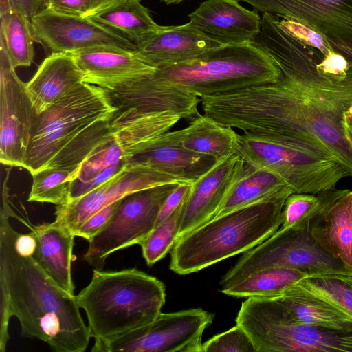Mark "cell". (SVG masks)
I'll return each mask as SVG.
<instances>
[{
    "label": "cell",
    "instance_id": "obj_21",
    "mask_svg": "<svg viewBox=\"0 0 352 352\" xmlns=\"http://www.w3.org/2000/svg\"><path fill=\"white\" fill-rule=\"evenodd\" d=\"M188 18L200 33L219 45L253 42L261 26L258 12L243 8L238 0H205Z\"/></svg>",
    "mask_w": 352,
    "mask_h": 352
},
{
    "label": "cell",
    "instance_id": "obj_8",
    "mask_svg": "<svg viewBox=\"0 0 352 352\" xmlns=\"http://www.w3.org/2000/svg\"><path fill=\"white\" fill-rule=\"evenodd\" d=\"M236 323L248 333L256 352H352V331L297 322L274 298H248L241 304Z\"/></svg>",
    "mask_w": 352,
    "mask_h": 352
},
{
    "label": "cell",
    "instance_id": "obj_41",
    "mask_svg": "<svg viewBox=\"0 0 352 352\" xmlns=\"http://www.w3.org/2000/svg\"><path fill=\"white\" fill-rule=\"evenodd\" d=\"M45 9L69 16L86 17L90 0H43Z\"/></svg>",
    "mask_w": 352,
    "mask_h": 352
},
{
    "label": "cell",
    "instance_id": "obj_13",
    "mask_svg": "<svg viewBox=\"0 0 352 352\" xmlns=\"http://www.w3.org/2000/svg\"><path fill=\"white\" fill-rule=\"evenodd\" d=\"M181 119L171 111L143 113L133 108L118 109L112 117L111 133L84 162L74 182H87L104 168L126 161Z\"/></svg>",
    "mask_w": 352,
    "mask_h": 352
},
{
    "label": "cell",
    "instance_id": "obj_36",
    "mask_svg": "<svg viewBox=\"0 0 352 352\" xmlns=\"http://www.w3.org/2000/svg\"><path fill=\"white\" fill-rule=\"evenodd\" d=\"M185 199L168 218L157 226L139 244L142 248V256L148 265L151 266L163 258L168 252L171 251L176 243Z\"/></svg>",
    "mask_w": 352,
    "mask_h": 352
},
{
    "label": "cell",
    "instance_id": "obj_18",
    "mask_svg": "<svg viewBox=\"0 0 352 352\" xmlns=\"http://www.w3.org/2000/svg\"><path fill=\"white\" fill-rule=\"evenodd\" d=\"M107 91L118 109L133 108L143 113L171 111L190 120L199 113V97L155 72Z\"/></svg>",
    "mask_w": 352,
    "mask_h": 352
},
{
    "label": "cell",
    "instance_id": "obj_2",
    "mask_svg": "<svg viewBox=\"0 0 352 352\" xmlns=\"http://www.w3.org/2000/svg\"><path fill=\"white\" fill-rule=\"evenodd\" d=\"M0 212V351L9 340L12 316L23 336L41 340L56 352H83L91 338L74 294L60 287L32 256L15 248L18 232Z\"/></svg>",
    "mask_w": 352,
    "mask_h": 352
},
{
    "label": "cell",
    "instance_id": "obj_12",
    "mask_svg": "<svg viewBox=\"0 0 352 352\" xmlns=\"http://www.w3.org/2000/svg\"><path fill=\"white\" fill-rule=\"evenodd\" d=\"M214 314L201 308L160 313L151 322L116 338L95 340L93 352H202Z\"/></svg>",
    "mask_w": 352,
    "mask_h": 352
},
{
    "label": "cell",
    "instance_id": "obj_42",
    "mask_svg": "<svg viewBox=\"0 0 352 352\" xmlns=\"http://www.w3.org/2000/svg\"><path fill=\"white\" fill-rule=\"evenodd\" d=\"M192 184H180L168 195L160 212L156 226L168 218L184 201L190 192Z\"/></svg>",
    "mask_w": 352,
    "mask_h": 352
},
{
    "label": "cell",
    "instance_id": "obj_17",
    "mask_svg": "<svg viewBox=\"0 0 352 352\" xmlns=\"http://www.w3.org/2000/svg\"><path fill=\"white\" fill-rule=\"evenodd\" d=\"M35 42L51 53L72 54L100 45H112L135 50L126 36L89 17L59 14L45 9L31 19Z\"/></svg>",
    "mask_w": 352,
    "mask_h": 352
},
{
    "label": "cell",
    "instance_id": "obj_19",
    "mask_svg": "<svg viewBox=\"0 0 352 352\" xmlns=\"http://www.w3.org/2000/svg\"><path fill=\"white\" fill-rule=\"evenodd\" d=\"M84 74V82L111 91L155 72L136 50L112 45L87 47L72 54Z\"/></svg>",
    "mask_w": 352,
    "mask_h": 352
},
{
    "label": "cell",
    "instance_id": "obj_35",
    "mask_svg": "<svg viewBox=\"0 0 352 352\" xmlns=\"http://www.w3.org/2000/svg\"><path fill=\"white\" fill-rule=\"evenodd\" d=\"M294 285L352 318V275L309 276Z\"/></svg>",
    "mask_w": 352,
    "mask_h": 352
},
{
    "label": "cell",
    "instance_id": "obj_33",
    "mask_svg": "<svg viewBox=\"0 0 352 352\" xmlns=\"http://www.w3.org/2000/svg\"><path fill=\"white\" fill-rule=\"evenodd\" d=\"M113 116L85 129L60 150L45 168H65L80 172L88 156L111 133Z\"/></svg>",
    "mask_w": 352,
    "mask_h": 352
},
{
    "label": "cell",
    "instance_id": "obj_6",
    "mask_svg": "<svg viewBox=\"0 0 352 352\" xmlns=\"http://www.w3.org/2000/svg\"><path fill=\"white\" fill-rule=\"evenodd\" d=\"M155 74L199 98L273 83L282 78L275 60L254 42L215 47L186 62L157 68Z\"/></svg>",
    "mask_w": 352,
    "mask_h": 352
},
{
    "label": "cell",
    "instance_id": "obj_45",
    "mask_svg": "<svg viewBox=\"0 0 352 352\" xmlns=\"http://www.w3.org/2000/svg\"><path fill=\"white\" fill-rule=\"evenodd\" d=\"M118 1L119 0H90L89 10L86 17L94 15Z\"/></svg>",
    "mask_w": 352,
    "mask_h": 352
},
{
    "label": "cell",
    "instance_id": "obj_1",
    "mask_svg": "<svg viewBox=\"0 0 352 352\" xmlns=\"http://www.w3.org/2000/svg\"><path fill=\"white\" fill-rule=\"evenodd\" d=\"M345 105L282 76L276 82L220 94L216 114L225 126L274 137L332 158L352 177V142L342 119Z\"/></svg>",
    "mask_w": 352,
    "mask_h": 352
},
{
    "label": "cell",
    "instance_id": "obj_34",
    "mask_svg": "<svg viewBox=\"0 0 352 352\" xmlns=\"http://www.w3.org/2000/svg\"><path fill=\"white\" fill-rule=\"evenodd\" d=\"M80 171L65 168H45L32 175L29 201L64 205L70 200L72 185Z\"/></svg>",
    "mask_w": 352,
    "mask_h": 352
},
{
    "label": "cell",
    "instance_id": "obj_24",
    "mask_svg": "<svg viewBox=\"0 0 352 352\" xmlns=\"http://www.w3.org/2000/svg\"><path fill=\"white\" fill-rule=\"evenodd\" d=\"M218 46L221 45L188 22L181 25H160L154 34L138 43L135 50L154 67L163 68L191 60Z\"/></svg>",
    "mask_w": 352,
    "mask_h": 352
},
{
    "label": "cell",
    "instance_id": "obj_3",
    "mask_svg": "<svg viewBox=\"0 0 352 352\" xmlns=\"http://www.w3.org/2000/svg\"><path fill=\"white\" fill-rule=\"evenodd\" d=\"M253 42L275 60L283 77L331 102L346 104L352 100V61L318 30L263 14Z\"/></svg>",
    "mask_w": 352,
    "mask_h": 352
},
{
    "label": "cell",
    "instance_id": "obj_37",
    "mask_svg": "<svg viewBox=\"0 0 352 352\" xmlns=\"http://www.w3.org/2000/svg\"><path fill=\"white\" fill-rule=\"evenodd\" d=\"M323 200L322 192L317 194L293 192L285 201L280 228L300 226L318 212Z\"/></svg>",
    "mask_w": 352,
    "mask_h": 352
},
{
    "label": "cell",
    "instance_id": "obj_47",
    "mask_svg": "<svg viewBox=\"0 0 352 352\" xmlns=\"http://www.w3.org/2000/svg\"><path fill=\"white\" fill-rule=\"evenodd\" d=\"M161 1L164 2L167 5H170V4L179 3L182 2L184 0H161Z\"/></svg>",
    "mask_w": 352,
    "mask_h": 352
},
{
    "label": "cell",
    "instance_id": "obj_7",
    "mask_svg": "<svg viewBox=\"0 0 352 352\" xmlns=\"http://www.w3.org/2000/svg\"><path fill=\"white\" fill-rule=\"evenodd\" d=\"M118 109L104 88L79 85L43 112L36 113L23 168L31 175L44 168L78 134Z\"/></svg>",
    "mask_w": 352,
    "mask_h": 352
},
{
    "label": "cell",
    "instance_id": "obj_46",
    "mask_svg": "<svg viewBox=\"0 0 352 352\" xmlns=\"http://www.w3.org/2000/svg\"><path fill=\"white\" fill-rule=\"evenodd\" d=\"M342 119L346 133L352 142V100L345 105Z\"/></svg>",
    "mask_w": 352,
    "mask_h": 352
},
{
    "label": "cell",
    "instance_id": "obj_32",
    "mask_svg": "<svg viewBox=\"0 0 352 352\" xmlns=\"http://www.w3.org/2000/svg\"><path fill=\"white\" fill-rule=\"evenodd\" d=\"M34 41L31 21L25 14L16 10L0 14V44L14 69L32 64Z\"/></svg>",
    "mask_w": 352,
    "mask_h": 352
},
{
    "label": "cell",
    "instance_id": "obj_11",
    "mask_svg": "<svg viewBox=\"0 0 352 352\" xmlns=\"http://www.w3.org/2000/svg\"><path fill=\"white\" fill-rule=\"evenodd\" d=\"M179 184L155 186L121 199L108 223L89 241L83 259L102 269L110 254L140 244L155 228L166 199Z\"/></svg>",
    "mask_w": 352,
    "mask_h": 352
},
{
    "label": "cell",
    "instance_id": "obj_44",
    "mask_svg": "<svg viewBox=\"0 0 352 352\" xmlns=\"http://www.w3.org/2000/svg\"><path fill=\"white\" fill-rule=\"evenodd\" d=\"M36 245V239L32 232L26 234L18 232L15 240V248L20 254L33 256Z\"/></svg>",
    "mask_w": 352,
    "mask_h": 352
},
{
    "label": "cell",
    "instance_id": "obj_39",
    "mask_svg": "<svg viewBox=\"0 0 352 352\" xmlns=\"http://www.w3.org/2000/svg\"><path fill=\"white\" fill-rule=\"evenodd\" d=\"M119 201L107 206L89 217L75 231L74 235L76 236H80L85 239L89 241L108 223L113 215Z\"/></svg>",
    "mask_w": 352,
    "mask_h": 352
},
{
    "label": "cell",
    "instance_id": "obj_20",
    "mask_svg": "<svg viewBox=\"0 0 352 352\" xmlns=\"http://www.w3.org/2000/svg\"><path fill=\"white\" fill-rule=\"evenodd\" d=\"M244 164L239 154L228 156L217 161L192 184L185 199L177 241L214 217Z\"/></svg>",
    "mask_w": 352,
    "mask_h": 352
},
{
    "label": "cell",
    "instance_id": "obj_25",
    "mask_svg": "<svg viewBox=\"0 0 352 352\" xmlns=\"http://www.w3.org/2000/svg\"><path fill=\"white\" fill-rule=\"evenodd\" d=\"M82 82L83 72L72 54L51 53L26 86L40 113Z\"/></svg>",
    "mask_w": 352,
    "mask_h": 352
},
{
    "label": "cell",
    "instance_id": "obj_38",
    "mask_svg": "<svg viewBox=\"0 0 352 352\" xmlns=\"http://www.w3.org/2000/svg\"><path fill=\"white\" fill-rule=\"evenodd\" d=\"M202 352H256L248 333L236 324L203 343Z\"/></svg>",
    "mask_w": 352,
    "mask_h": 352
},
{
    "label": "cell",
    "instance_id": "obj_43",
    "mask_svg": "<svg viewBox=\"0 0 352 352\" xmlns=\"http://www.w3.org/2000/svg\"><path fill=\"white\" fill-rule=\"evenodd\" d=\"M45 10L43 0H0V14L9 10L19 11L30 21Z\"/></svg>",
    "mask_w": 352,
    "mask_h": 352
},
{
    "label": "cell",
    "instance_id": "obj_10",
    "mask_svg": "<svg viewBox=\"0 0 352 352\" xmlns=\"http://www.w3.org/2000/svg\"><path fill=\"white\" fill-rule=\"evenodd\" d=\"M270 267H285L309 276L352 275V270L327 253L308 230V223L280 228L267 239L247 251L223 276L225 287L256 272Z\"/></svg>",
    "mask_w": 352,
    "mask_h": 352
},
{
    "label": "cell",
    "instance_id": "obj_40",
    "mask_svg": "<svg viewBox=\"0 0 352 352\" xmlns=\"http://www.w3.org/2000/svg\"><path fill=\"white\" fill-rule=\"evenodd\" d=\"M125 165L126 162L124 161L120 164L104 168L87 182H74L72 185L69 201L72 199L78 198L97 188L100 185H102V184L105 183L109 179L114 177L124 167Z\"/></svg>",
    "mask_w": 352,
    "mask_h": 352
},
{
    "label": "cell",
    "instance_id": "obj_26",
    "mask_svg": "<svg viewBox=\"0 0 352 352\" xmlns=\"http://www.w3.org/2000/svg\"><path fill=\"white\" fill-rule=\"evenodd\" d=\"M32 232L37 243L33 258L60 287L74 294L72 261L76 236L55 221L34 227Z\"/></svg>",
    "mask_w": 352,
    "mask_h": 352
},
{
    "label": "cell",
    "instance_id": "obj_22",
    "mask_svg": "<svg viewBox=\"0 0 352 352\" xmlns=\"http://www.w3.org/2000/svg\"><path fill=\"white\" fill-rule=\"evenodd\" d=\"M322 204L308 230L329 255L352 270V190L323 191Z\"/></svg>",
    "mask_w": 352,
    "mask_h": 352
},
{
    "label": "cell",
    "instance_id": "obj_15",
    "mask_svg": "<svg viewBox=\"0 0 352 352\" xmlns=\"http://www.w3.org/2000/svg\"><path fill=\"white\" fill-rule=\"evenodd\" d=\"M177 177L151 167L126 162L114 177L92 191L56 206L55 222L75 231L89 217L135 192L171 184H184Z\"/></svg>",
    "mask_w": 352,
    "mask_h": 352
},
{
    "label": "cell",
    "instance_id": "obj_5",
    "mask_svg": "<svg viewBox=\"0 0 352 352\" xmlns=\"http://www.w3.org/2000/svg\"><path fill=\"white\" fill-rule=\"evenodd\" d=\"M95 269L89 283L76 296L95 340H109L153 321L165 303L166 287L135 268Z\"/></svg>",
    "mask_w": 352,
    "mask_h": 352
},
{
    "label": "cell",
    "instance_id": "obj_30",
    "mask_svg": "<svg viewBox=\"0 0 352 352\" xmlns=\"http://www.w3.org/2000/svg\"><path fill=\"white\" fill-rule=\"evenodd\" d=\"M89 18L121 32L135 45L160 28L140 0H119Z\"/></svg>",
    "mask_w": 352,
    "mask_h": 352
},
{
    "label": "cell",
    "instance_id": "obj_31",
    "mask_svg": "<svg viewBox=\"0 0 352 352\" xmlns=\"http://www.w3.org/2000/svg\"><path fill=\"white\" fill-rule=\"evenodd\" d=\"M308 276L304 272L285 267H270L223 287L221 292L237 298L267 297L282 295L287 289Z\"/></svg>",
    "mask_w": 352,
    "mask_h": 352
},
{
    "label": "cell",
    "instance_id": "obj_29",
    "mask_svg": "<svg viewBox=\"0 0 352 352\" xmlns=\"http://www.w3.org/2000/svg\"><path fill=\"white\" fill-rule=\"evenodd\" d=\"M182 131V145L191 152L217 161L238 154L239 134L204 114L199 113Z\"/></svg>",
    "mask_w": 352,
    "mask_h": 352
},
{
    "label": "cell",
    "instance_id": "obj_27",
    "mask_svg": "<svg viewBox=\"0 0 352 352\" xmlns=\"http://www.w3.org/2000/svg\"><path fill=\"white\" fill-rule=\"evenodd\" d=\"M293 192L291 187L278 175L245 161L242 170L212 219L250 204Z\"/></svg>",
    "mask_w": 352,
    "mask_h": 352
},
{
    "label": "cell",
    "instance_id": "obj_16",
    "mask_svg": "<svg viewBox=\"0 0 352 352\" xmlns=\"http://www.w3.org/2000/svg\"><path fill=\"white\" fill-rule=\"evenodd\" d=\"M263 14L294 19L325 35L352 61V0H238Z\"/></svg>",
    "mask_w": 352,
    "mask_h": 352
},
{
    "label": "cell",
    "instance_id": "obj_4",
    "mask_svg": "<svg viewBox=\"0 0 352 352\" xmlns=\"http://www.w3.org/2000/svg\"><path fill=\"white\" fill-rule=\"evenodd\" d=\"M289 195L241 207L196 228L175 243L170 269L186 275L254 248L281 226L283 208Z\"/></svg>",
    "mask_w": 352,
    "mask_h": 352
},
{
    "label": "cell",
    "instance_id": "obj_9",
    "mask_svg": "<svg viewBox=\"0 0 352 352\" xmlns=\"http://www.w3.org/2000/svg\"><path fill=\"white\" fill-rule=\"evenodd\" d=\"M238 154L250 164L282 178L294 192L317 194L349 177L336 160L300 148L280 139L244 132Z\"/></svg>",
    "mask_w": 352,
    "mask_h": 352
},
{
    "label": "cell",
    "instance_id": "obj_23",
    "mask_svg": "<svg viewBox=\"0 0 352 352\" xmlns=\"http://www.w3.org/2000/svg\"><path fill=\"white\" fill-rule=\"evenodd\" d=\"M182 129L167 131L125 162L144 165L185 182L193 183L217 160L184 148L182 145Z\"/></svg>",
    "mask_w": 352,
    "mask_h": 352
},
{
    "label": "cell",
    "instance_id": "obj_28",
    "mask_svg": "<svg viewBox=\"0 0 352 352\" xmlns=\"http://www.w3.org/2000/svg\"><path fill=\"white\" fill-rule=\"evenodd\" d=\"M274 298L283 305L297 322L340 331H352L350 316L295 285Z\"/></svg>",
    "mask_w": 352,
    "mask_h": 352
},
{
    "label": "cell",
    "instance_id": "obj_14",
    "mask_svg": "<svg viewBox=\"0 0 352 352\" xmlns=\"http://www.w3.org/2000/svg\"><path fill=\"white\" fill-rule=\"evenodd\" d=\"M36 111L26 83L0 44V161L23 168Z\"/></svg>",
    "mask_w": 352,
    "mask_h": 352
}]
</instances>
